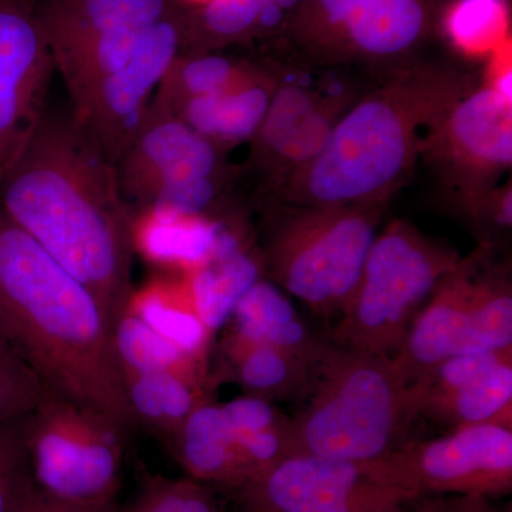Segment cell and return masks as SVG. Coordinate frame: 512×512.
<instances>
[{
    "instance_id": "18",
    "label": "cell",
    "mask_w": 512,
    "mask_h": 512,
    "mask_svg": "<svg viewBox=\"0 0 512 512\" xmlns=\"http://www.w3.org/2000/svg\"><path fill=\"white\" fill-rule=\"evenodd\" d=\"M184 276L198 316L215 333L228 325L239 301L265 275L258 247L235 217L222 221L207 261Z\"/></svg>"
},
{
    "instance_id": "34",
    "label": "cell",
    "mask_w": 512,
    "mask_h": 512,
    "mask_svg": "<svg viewBox=\"0 0 512 512\" xmlns=\"http://www.w3.org/2000/svg\"><path fill=\"white\" fill-rule=\"evenodd\" d=\"M26 419L0 426V512H13L35 487L28 447Z\"/></svg>"
},
{
    "instance_id": "38",
    "label": "cell",
    "mask_w": 512,
    "mask_h": 512,
    "mask_svg": "<svg viewBox=\"0 0 512 512\" xmlns=\"http://www.w3.org/2000/svg\"><path fill=\"white\" fill-rule=\"evenodd\" d=\"M185 2L190 3V5H202V3L210 2V0H185Z\"/></svg>"
},
{
    "instance_id": "31",
    "label": "cell",
    "mask_w": 512,
    "mask_h": 512,
    "mask_svg": "<svg viewBox=\"0 0 512 512\" xmlns=\"http://www.w3.org/2000/svg\"><path fill=\"white\" fill-rule=\"evenodd\" d=\"M510 28L508 0H453L441 12L439 33L460 55L478 59L511 40Z\"/></svg>"
},
{
    "instance_id": "27",
    "label": "cell",
    "mask_w": 512,
    "mask_h": 512,
    "mask_svg": "<svg viewBox=\"0 0 512 512\" xmlns=\"http://www.w3.org/2000/svg\"><path fill=\"white\" fill-rule=\"evenodd\" d=\"M222 221L143 214L134 220V248L153 264L185 275L207 261Z\"/></svg>"
},
{
    "instance_id": "1",
    "label": "cell",
    "mask_w": 512,
    "mask_h": 512,
    "mask_svg": "<svg viewBox=\"0 0 512 512\" xmlns=\"http://www.w3.org/2000/svg\"><path fill=\"white\" fill-rule=\"evenodd\" d=\"M0 210L93 293L113 330L136 291L134 215L116 167L72 109L47 107L0 178Z\"/></svg>"
},
{
    "instance_id": "9",
    "label": "cell",
    "mask_w": 512,
    "mask_h": 512,
    "mask_svg": "<svg viewBox=\"0 0 512 512\" xmlns=\"http://www.w3.org/2000/svg\"><path fill=\"white\" fill-rule=\"evenodd\" d=\"M128 433L107 414L46 386L26 419L33 480L62 500H117Z\"/></svg>"
},
{
    "instance_id": "14",
    "label": "cell",
    "mask_w": 512,
    "mask_h": 512,
    "mask_svg": "<svg viewBox=\"0 0 512 512\" xmlns=\"http://www.w3.org/2000/svg\"><path fill=\"white\" fill-rule=\"evenodd\" d=\"M181 15L148 28L127 64L72 100L73 116L114 167L133 143L158 86L181 53Z\"/></svg>"
},
{
    "instance_id": "11",
    "label": "cell",
    "mask_w": 512,
    "mask_h": 512,
    "mask_svg": "<svg viewBox=\"0 0 512 512\" xmlns=\"http://www.w3.org/2000/svg\"><path fill=\"white\" fill-rule=\"evenodd\" d=\"M235 500L242 512H413L414 503L379 461L293 453L249 480Z\"/></svg>"
},
{
    "instance_id": "28",
    "label": "cell",
    "mask_w": 512,
    "mask_h": 512,
    "mask_svg": "<svg viewBox=\"0 0 512 512\" xmlns=\"http://www.w3.org/2000/svg\"><path fill=\"white\" fill-rule=\"evenodd\" d=\"M261 60L225 55L222 52L180 53L171 64L153 101L177 113L188 100L224 92L261 69Z\"/></svg>"
},
{
    "instance_id": "4",
    "label": "cell",
    "mask_w": 512,
    "mask_h": 512,
    "mask_svg": "<svg viewBox=\"0 0 512 512\" xmlns=\"http://www.w3.org/2000/svg\"><path fill=\"white\" fill-rule=\"evenodd\" d=\"M299 400L291 417L293 453L370 463L412 439L410 383L393 356L326 340Z\"/></svg>"
},
{
    "instance_id": "29",
    "label": "cell",
    "mask_w": 512,
    "mask_h": 512,
    "mask_svg": "<svg viewBox=\"0 0 512 512\" xmlns=\"http://www.w3.org/2000/svg\"><path fill=\"white\" fill-rule=\"evenodd\" d=\"M111 345L120 373L177 372L212 382L207 362L187 355L131 312L113 326Z\"/></svg>"
},
{
    "instance_id": "20",
    "label": "cell",
    "mask_w": 512,
    "mask_h": 512,
    "mask_svg": "<svg viewBox=\"0 0 512 512\" xmlns=\"http://www.w3.org/2000/svg\"><path fill=\"white\" fill-rule=\"evenodd\" d=\"M190 3L185 0H36L50 49L84 37L144 30L177 18Z\"/></svg>"
},
{
    "instance_id": "5",
    "label": "cell",
    "mask_w": 512,
    "mask_h": 512,
    "mask_svg": "<svg viewBox=\"0 0 512 512\" xmlns=\"http://www.w3.org/2000/svg\"><path fill=\"white\" fill-rule=\"evenodd\" d=\"M264 275L322 318H339L355 293L389 204L302 207L258 202Z\"/></svg>"
},
{
    "instance_id": "22",
    "label": "cell",
    "mask_w": 512,
    "mask_h": 512,
    "mask_svg": "<svg viewBox=\"0 0 512 512\" xmlns=\"http://www.w3.org/2000/svg\"><path fill=\"white\" fill-rule=\"evenodd\" d=\"M261 69L224 92L188 100L177 116L221 150L249 143L261 127L278 84L272 63L261 60Z\"/></svg>"
},
{
    "instance_id": "3",
    "label": "cell",
    "mask_w": 512,
    "mask_h": 512,
    "mask_svg": "<svg viewBox=\"0 0 512 512\" xmlns=\"http://www.w3.org/2000/svg\"><path fill=\"white\" fill-rule=\"evenodd\" d=\"M0 332L47 386L136 429L99 302L2 210Z\"/></svg>"
},
{
    "instance_id": "16",
    "label": "cell",
    "mask_w": 512,
    "mask_h": 512,
    "mask_svg": "<svg viewBox=\"0 0 512 512\" xmlns=\"http://www.w3.org/2000/svg\"><path fill=\"white\" fill-rule=\"evenodd\" d=\"M227 156L177 114L151 100L133 143L116 164L121 195L136 218L165 187L238 175Z\"/></svg>"
},
{
    "instance_id": "37",
    "label": "cell",
    "mask_w": 512,
    "mask_h": 512,
    "mask_svg": "<svg viewBox=\"0 0 512 512\" xmlns=\"http://www.w3.org/2000/svg\"><path fill=\"white\" fill-rule=\"evenodd\" d=\"M117 508V500L76 503L47 494L35 485L13 512H117Z\"/></svg>"
},
{
    "instance_id": "25",
    "label": "cell",
    "mask_w": 512,
    "mask_h": 512,
    "mask_svg": "<svg viewBox=\"0 0 512 512\" xmlns=\"http://www.w3.org/2000/svg\"><path fill=\"white\" fill-rule=\"evenodd\" d=\"M227 326L234 338L295 355H316L326 343L313 338L288 293L265 276L239 301Z\"/></svg>"
},
{
    "instance_id": "33",
    "label": "cell",
    "mask_w": 512,
    "mask_h": 512,
    "mask_svg": "<svg viewBox=\"0 0 512 512\" xmlns=\"http://www.w3.org/2000/svg\"><path fill=\"white\" fill-rule=\"evenodd\" d=\"M47 384L0 332V426L25 419L42 400Z\"/></svg>"
},
{
    "instance_id": "26",
    "label": "cell",
    "mask_w": 512,
    "mask_h": 512,
    "mask_svg": "<svg viewBox=\"0 0 512 512\" xmlns=\"http://www.w3.org/2000/svg\"><path fill=\"white\" fill-rule=\"evenodd\" d=\"M126 311L195 359L208 363L212 333L198 316L185 276L156 278L136 289Z\"/></svg>"
},
{
    "instance_id": "13",
    "label": "cell",
    "mask_w": 512,
    "mask_h": 512,
    "mask_svg": "<svg viewBox=\"0 0 512 512\" xmlns=\"http://www.w3.org/2000/svg\"><path fill=\"white\" fill-rule=\"evenodd\" d=\"M380 464L416 501L431 495L500 500L512 491V426L476 424L431 439L412 437Z\"/></svg>"
},
{
    "instance_id": "10",
    "label": "cell",
    "mask_w": 512,
    "mask_h": 512,
    "mask_svg": "<svg viewBox=\"0 0 512 512\" xmlns=\"http://www.w3.org/2000/svg\"><path fill=\"white\" fill-rule=\"evenodd\" d=\"M269 62L278 84L261 127L248 143L247 163L239 168L258 178L259 194L318 157L343 114L366 93L343 70L323 69L315 79L301 62Z\"/></svg>"
},
{
    "instance_id": "2",
    "label": "cell",
    "mask_w": 512,
    "mask_h": 512,
    "mask_svg": "<svg viewBox=\"0 0 512 512\" xmlns=\"http://www.w3.org/2000/svg\"><path fill=\"white\" fill-rule=\"evenodd\" d=\"M481 82L466 67L427 57L386 77L343 114L318 157L259 194L258 202L390 204L412 180L430 128Z\"/></svg>"
},
{
    "instance_id": "7",
    "label": "cell",
    "mask_w": 512,
    "mask_h": 512,
    "mask_svg": "<svg viewBox=\"0 0 512 512\" xmlns=\"http://www.w3.org/2000/svg\"><path fill=\"white\" fill-rule=\"evenodd\" d=\"M460 261L456 249L427 237L412 222H389L377 232L356 291L329 342L396 355L414 319Z\"/></svg>"
},
{
    "instance_id": "21",
    "label": "cell",
    "mask_w": 512,
    "mask_h": 512,
    "mask_svg": "<svg viewBox=\"0 0 512 512\" xmlns=\"http://www.w3.org/2000/svg\"><path fill=\"white\" fill-rule=\"evenodd\" d=\"M165 446L188 478L208 487L234 493L251 480L222 403L197 407Z\"/></svg>"
},
{
    "instance_id": "36",
    "label": "cell",
    "mask_w": 512,
    "mask_h": 512,
    "mask_svg": "<svg viewBox=\"0 0 512 512\" xmlns=\"http://www.w3.org/2000/svg\"><path fill=\"white\" fill-rule=\"evenodd\" d=\"M413 512H511V507L477 495H431L417 500Z\"/></svg>"
},
{
    "instance_id": "23",
    "label": "cell",
    "mask_w": 512,
    "mask_h": 512,
    "mask_svg": "<svg viewBox=\"0 0 512 512\" xmlns=\"http://www.w3.org/2000/svg\"><path fill=\"white\" fill-rule=\"evenodd\" d=\"M319 352L313 356L295 355L274 346L247 343L227 333L218 349V369L211 373L212 383L228 380L238 384L244 394L272 403L288 397L299 399L308 386Z\"/></svg>"
},
{
    "instance_id": "8",
    "label": "cell",
    "mask_w": 512,
    "mask_h": 512,
    "mask_svg": "<svg viewBox=\"0 0 512 512\" xmlns=\"http://www.w3.org/2000/svg\"><path fill=\"white\" fill-rule=\"evenodd\" d=\"M495 252L478 247L461 258L414 319L393 356L409 383L447 357L511 352V271Z\"/></svg>"
},
{
    "instance_id": "15",
    "label": "cell",
    "mask_w": 512,
    "mask_h": 512,
    "mask_svg": "<svg viewBox=\"0 0 512 512\" xmlns=\"http://www.w3.org/2000/svg\"><path fill=\"white\" fill-rule=\"evenodd\" d=\"M35 2L0 0V178L49 107L56 63Z\"/></svg>"
},
{
    "instance_id": "19",
    "label": "cell",
    "mask_w": 512,
    "mask_h": 512,
    "mask_svg": "<svg viewBox=\"0 0 512 512\" xmlns=\"http://www.w3.org/2000/svg\"><path fill=\"white\" fill-rule=\"evenodd\" d=\"M414 420L447 429L476 424L512 426V357L483 372L410 393Z\"/></svg>"
},
{
    "instance_id": "6",
    "label": "cell",
    "mask_w": 512,
    "mask_h": 512,
    "mask_svg": "<svg viewBox=\"0 0 512 512\" xmlns=\"http://www.w3.org/2000/svg\"><path fill=\"white\" fill-rule=\"evenodd\" d=\"M444 0H301L282 42L298 62L359 70L376 83L424 59Z\"/></svg>"
},
{
    "instance_id": "35",
    "label": "cell",
    "mask_w": 512,
    "mask_h": 512,
    "mask_svg": "<svg viewBox=\"0 0 512 512\" xmlns=\"http://www.w3.org/2000/svg\"><path fill=\"white\" fill-rule=\"evenodd\" d=\"M476 235L480 247L497 251L510 238L512 225L511 183H503L476 200L453 208Z\"/></svg>"
},
{
    "instance_id": "30",
    "label": "cell",
    "mask_w": 512,
    "mask_h": 512,
    "mask_svg": "<svg viewBox=\"0 0 512 512\" xmlns=\"http://www.w3.org/2000/svg\"><path fill=\"white\" fill-rule=\"evenodd\" d=\"M146 30H120L53 47L56 70L62 74L70 100L127 64Z\"/></svg>"
},
{
    "instance_id": "17",
    "label": "cell",
    "mask_w": 512,
    "mask_h": 512,
    "mask_svg": "<svg viewBox=\"0 0 512 512\" xmlns=\"http://www.w3.org/2000/svg\"><path fill=\"white\" fill-rule=\"evenodd\" d=\"M301 0H210L181 15V53L224 52L228 47L281 40Z\"/></svg>"
},
{
    "instance_id": "12",
    "label": "cell",
    "mask_w": 512,
    "mask_h": 512,
    "mask_svg": "<svg viewBox=\"0 0 512 512\" xmlns=\"http://www.w3.org/2000/svg\"><path fill=\"white\" fill-rule=\"evenodd\" d=\"M420 161L451 208L494 190L511 170L512 101L481 82L430 128Z\"/></svg>"
},
{
    "instance_id": "32",
    "label": "cell",
    "mask_w": 512,
    "mask_h": 512,
    "mask_svg": "<svg viewBox=\"0 0 512 512\" xmlns=\"http://www.w3.org/2000/svg\"><path fill=\"white\" fill-rule=\"evenodd\" d=\"M117 512H225L211 487L191 478L154 474L141 480L133 500Z\"/></svg>"
},
{
    "instance_id": "24",
    "label": "cell",
    "mask_w": 512,
    "mask_h": 512,
    "mask_svg": "<svg viewBox=\"0 0 512 512\" xmlns=\"http://www.w3.org/2000/svg\"><path fill=\"white\" fill-rule=\"evenodd\" d=\"M121 380L136 427L164 444L214 389L211 380L177 372H124Z\"/></svg>"
}]
</instances>
